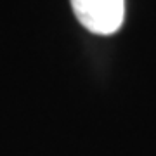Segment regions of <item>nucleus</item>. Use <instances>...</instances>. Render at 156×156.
Instances as JSON below:
<instances>
[{
  "mask_svg": "<svg viewBox=\"0 0 156 156\" xmlns=\"http://www.w3.org/2000/svg\"><path fill=\"white\" fill-rule=\"evenodd\" d=\"M76 19L94 35H113L125 19V0H69Z\"/></svg>",
  "mask_w": 156,
  "mask_h": 156,
  "instance_id": "1",
  "label": "nucleus"
}]
</instances>
